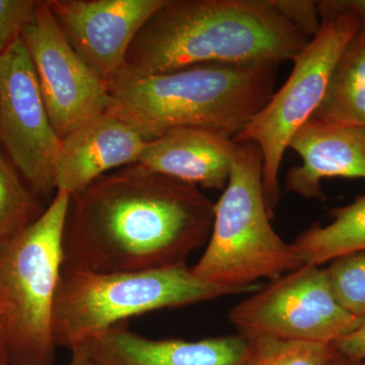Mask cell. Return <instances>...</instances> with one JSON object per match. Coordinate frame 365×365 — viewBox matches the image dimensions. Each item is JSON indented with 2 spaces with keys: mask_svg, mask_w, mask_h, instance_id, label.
Segmentation results:
<instances>
[{
  "mask_svg": "<svg viewBox=\"0 0 365 365\" xmlns=\"http://www.w3.org/2000/svg\"><path fill=\"white\" fill-rule=\"evenodd\" d=\"M21 40L32 60L43 101L60 139L112 107L109 86L81 59L55 19L38 1Z\"/></svg>",
  "mask_w": 365,
  "mask_h": 365,
  "instance_id": "10",
  "label": "cell"
},
{
  "mask_svg": "<svg viewBox=\"0 0 365 365\" xmlns=\"http://www.w3.org/2000/svg\"><path fill=\"white\" fill-rule=\"evenodd\" d=\"M237 150L234 137L202 127H178L150 141L138 160L144 169L223 191Z\"/></svg>",
  "mask_w": 365,
  "mask_h": 365,
  "instance_id": "15",
  "label": "cell"
},
{
  "mask_svg": "<svg viewBox=\"0 0 365 365\" xmlns=\"http://www.w3.org/2000/svg\"><path fill=\"white\" fill-rule=\"evenodd\" d=\"M46 207L0 146V245L32 225Z\"/></svg>",
  "mask_w": 365,
  "mask_h": 365,
  "instance_id": "18",
  "label": "cell"
},
{
  "mask_svg": "<svg viewBox=\"0 0 365 365\" xmlns=\"http://www.w3.org/2000/svg\"><path fill=\"white\" fill-rule=\"evenodd\" d=\"M60 143L20 37L0 53V146L34 193L49 202Z\"/></svg>",
  "mask_w": 365,
  "mask_h": 365,
  "instance_id": "9",
  "label": "cell"
},
{
  "mask_svg": "<svg viewBox=\"0 0 365 365\" xmlns=\"http://www.w3.org/2000/svg\"><path fill=\"white\" fill-rule=\"evenodd\" d=\"M317 2L319 32L295 57L287 81L234 138L260 148L264 198L271 220L281 196L279 170L285 151L321 105L341 54L362 24L364 0Z\"/></svg>",
  "mask_w": 365,
  "mask_h": 365,
  "instance_id": "7",
  "label": "cell"
},
{
  "mask_svg": "<svg viewBox=\"0 0 365 365\" xmlns=\"http://www.w3.org/2000/svg\"><path fill=\"white\" fill-rule=\"evenodd\" d=\"M0 365H11L9 353H7L6 343H4L1 332H0Z\"/></svg>",
  "mask_w": 365,
  "mask_h": 365,
  "instance_id": "24",
  "label": "cell"
},
{
  "mask_svg": "<svg viewBox=\"0 0 365 365\" xmlns=\"http://www.w3.org/2000/svg\"><path fill=\"white\" fill-rule=\"evenodd\" d=\"M277 66L201 64L160 74L123 67L108 86L112 107L153 138L178 127L235 138L272 97Z\"/></svg>",
  "mask_w": 365,
  "mask_h": 365,
  "instance_id": "3",
  "label": "cell"
},
{
  "mask_svg": "<svg viewBox=\"0 0 365 365\" xmlns=\"http://www.w3.org/2000/svg\"><path fill=\"white\" fill-rule=\"evenodd\" d=\"M38 1L0 0V53L6 51L35 16Z\"/></svg>",
  "mask_w": 365,
  "mask_h": 365,
  "instance_id": "21",
  "label": "cell"
},
{
  "mask_svg": "<svg viewBox=\"0 0 365 365\" xmlns=\"http://www.w3.org/2000/svg\"><path fill=\"white\" fill-rule=\"evenodd\" d=\"M332 222L314 223L292 242L304 265L321 266L365 250V195L330 211Z\"/></svg>",
  "mask_w": 365,
  "mask_h": 365,
  "instance_id": "17",
  "label": "cell"
},
{
  "mask_svg": "<svg viewBox=\"0 0 365 365\" xmlns=\"http://www.w3.org/2000/svg\"><path fill=\"white\" fill-rule=\"evenodd\" d=\"M336 353L348 364L354 365L365 359V319L352 333L332 344Z\"/></svg>",
  "mask_w": 365,
  "mask_h": 365,
  "instance_id": "22",
  "label": "cell"
},
{
  "mask_svg": "<svg viewBox=\"0 0 365 365\" xmlns=\"http://www.w3.org/2000/svg\"><path fill=\"white\" fill-rule=\"evenodd\" d=\"M153 136L114 108L61 139L54 163L57 191L78 193L98 178L138 163Z\"/></svg>",
  "mask_w": 365,
  "mask_h": 365,
  "instance_id": "12",
  "label": "cell"
},
{
  "mask_svg": "<svg viewBox=\"0 0 365 365\" xmlns=\"http://www.w3.org/2000/svg\"><path fill=\"white\" fill-rule=\"evenodd\" d=\"M262 178L260 148L251 141L237 143L205 251L191 267L201 280L252 294L261 287V279H276L304 266L294 245L271 225Z\"/></svg>",
  "mask_w": 365,
  "mask_h": 365,
  "instance_id": "4",
  "label": "cell"
},
{
  "mask_svg": "<svg viewBox=\"0 0 365 365\" xmlns=\"http://www.w3.org/2000/svg\"><path fill=\"white\" fill-rule=\"evenodd\" d=\"M350 365H351V364H350ZM354 365H365V359L362 360V361H360L359 364H356Z\"/></svg>",
  "mask_w": 365,
  "mask_h": 365,
  "instance_id": "26",
  "label": "cell"
},
{
  "mask_svg": "<svg viewBox=\"0 0 365 365\" xmlns=\"http://www.w3.org/2000/svg\"><path fill=\"white\" fill-rule=\"evenodd\" d=\"M329 263L325 269L334 297L348 313L365 318V250Z\"/></svg>",
  "mask_w": 365,
  "mask_h": 365,
  "instance_id": "20",
  "label": "cell"
},
{
  "mask_svg": "<svg viewBox=\"0 0 365 365\" xmlns=\"http://www.w3.org/2000/svg\"><path fill=\"white\" fill-rule=\"evenodd\" d=\"M245 365H329L335 350L332 345L257 338Z\"/></svg>",
  "mask_w": 365,
  "mask_h": 365,
  "instance_id": "19",
  "label": "cell"
},
{
  "mask_svg": "<svg viewBox=\"0 0 365 365\" xmlns=\"http://www.w3.org/2000/svg\"><path fill=\"white\" fill-rule=\"evenodd\" d=\"M302 158L287 175V190L304 199L324 201L322 180L365 179V126L328 124L309 119L289 148Z\"/></svg>",
  "mask_w": 365,
  "mask_h": 365,
  "instance_id": "14",
  "label": "cell"
},
{
  "mask_svg": "<svg viewBox=\"0 0 365 365\" xmlns=\"http://www.w3.org/2000/svg\"><path fill=\"white\" fill-rule=\"evenodd\" d=\"M69 200L57 191L37 220L0 245V332L11 365L54 364L53 307Z\"/></svg>",
  "mask_w": 365,
  "mask_h": 365,
  "instance_id": "6",
  "label": "cell"
},
{
  "mask_svg": "<svg viewBox=\"0 0 365 365\" xmlns=\"http://www.w3.org/2000/svg\"><path fill=\"white\" fill-rule=\"evenodd\" d=\"M311 119L365 126V0L361 26L341 54L325 97Z\"/></svg>",
  "mask_w": 365,
  "mask_h": 365,
  "instance_id": "16",
  "label": "cell"
},
{
  "mask_svg": "<svg viewBox=\"0 0 365 365\" xmlns=\"http://www.w3.org/2000/svg\"><path fill=\"white\" fill-rule=\"evenodd\" d=\"M215 205L198 187L138 163L113 170L71 196L62 267L117 273L184 265L207 244Z\"/></svg>",
  "mask_w": 365,
  "mask_h": 365,
  "instance_id": "1",
  "label": "cell"
},
{
  "mask_svg": "<svg viewBox=\"0 0 365 365\" xmlns=\"http://www.w3.org/2000/svg\"><path fill=\"white\" fill-rule=\"evenodd\" d=\"M230 323L248 338L332 345L365 318L348 313L334 297L321 266L304 265L262 284L230 309Z\"/></svg>",
  "mask_w": 365,
  "mask_h": 365,
  "instance_id": "8",
  "label": "cell"
},
{
  "mask_svg": "<svg viewBox=\"0 0 365 365\" xmlns=\"http://www.w3.org/2000/svg\"><path fill=\"white\" fill-rule=\"evenodd\" d=\"M309 40L278 0H167L137 34L125 67L160 74L201 64L278 66Z\"/></svg>",
  "mask_w": 365,
  "mask_h": 365,
  "instance_id": "2",
  "label": "cell"
},
{
  "mask_svg": "<svg viewBox=\"0 0 365 365\" xmlns=\"http://www.w3.org/2000/svg\"><path fill=\"white\" fill-rule=\"evenodd\" d=\"M71 357L68 365H93L88 355L81 348H74L71 350Z\"/></svg>",
  "mask_w": 365,
  "mask_h": 365,
  "instance_id": "23",
  "label": "cell"
},
{
  "mask_svg": "<svg viewBox=\"0 0 365 365\" xmlns=\"http://www.w3.org/2000/svg\"><path fill=\"white\" fill-rule=\"evenodd\" d=\"M76 348L93 365H245L251 341L240 334L193 342L150 339L122 323Z\"/></svg>",
  "mask_w": 365,
  "mask_h": 365,
  "instance_id": "13",
  "label": "cell"
},
{
  "mask_svg": "<svg viewBox=\"0 0 365 365\" xmlns=\"http://www.w3.org/2000/svg\"><path fill=\"white\" fill-rule=\"evenodd\" d=\"M167 0H48L81 59L109 83L139 31Z\"/></svg>",
  "mask_w": 365,
  "mask_h": 365,
  "instance_id": "11",
  "label": "cell"
},
{
  "mask_svg": "<svg viewBox=\"0 0 365 365\" xmlns=\"http://www.w3.org/2000/svg\"><path fill=\"white\" fill-rule=\"evenodd\" d=\"M241 294L201 280L187 264L117 273L62 267L53 307V338L56 347L71 351L132 317Z\"/></svg>",
  "mask_w": 365,
  "mask_h": 365,
  "instance_id": "5",
  "label": "cell"
},
{
  "mask_svg": "<svg viewBox=\"0 0 365 365\" xmlns=\"http://www.w3.org/2000/svg\"><path fill=\"white\" fill-rule=\"evenodd\" d=\"M334 348V347H333ZM335 350V349H334ZM329 365H350L348 362H346L344 359H341L339 355L337 354L335 351V354H334L333 359L331 360L330 364Z\"/></svg>",
  "mask_w": 365,
  "mask_h": 365,
  "instance_id": "25",
  "label": "cell"
}]
</instances>
